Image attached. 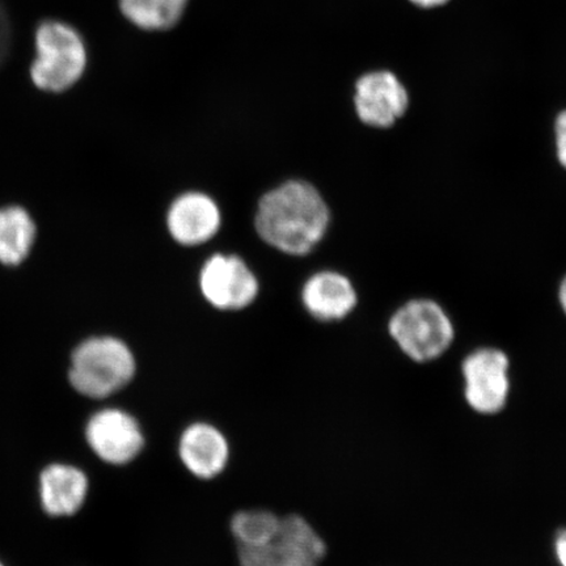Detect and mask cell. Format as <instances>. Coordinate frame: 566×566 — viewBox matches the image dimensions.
<instances>
[{
	"instance_id": "9a60e30c",
	"label": "cell",
	"mask_w": 566,
	"mask_h": 566,
	"mask_svg": "<svg viewBox=\"0 0 566 566\" xmlns=\"http://www.w3.org/2000/svg\"><path fill=\"white\" fill-rule=\"evenodd\" d=\"M35 228L24 209L11 207L0 210V263L18 265L30 254Z\"/></svg>"
},
{
	"instance_id": "d6986e66",
	"label": "cell",
	"mask_w": 566,
	"mask_h": 566,
	"mask_svg": "<svg viewBox=\"0 0 566 566\" xmlns=\"http://www.w3.org/2000/svg\"><path fill=\"white\" fill-rule=\"evenodd\" d=\"M558 303H560V306L564 311V314L566 315V275L560 282V286H558Z\"/></svg>"
},
{
	"instance_id": "e0dca14e",
	"label": "cell",
	"mask_w": 566,
	"mask_h": 566,
	"mask_svg": "<svg viewBox=\"0 0 566 566\" xmlns=\"http://www.w3.org/2000/svg\"><path fill=\"white\" fill-rule=\"evenodd\" d=\"M556 158L566 169V111L556 117L555 122Z\"/></svg>"
},
{
	"instance_id": "5b68a950",
	"label": "cell",
	"mask_w": 566,
	"mask_h": 566,
	"mask_svg": "<svg viewBox=\"0 0 566 566\" xmlns=\"http://www.w3.org/2000/svg\"><path fill=\"white\" fill-rule=\"evenodd\" d=\"M463 396L473 412L499 415L511 398V358L493 346H480L462 360Z\"/></svg>"
},
{
	"instance_id": "52a82bcc",
	"label": "cell",
	"mask_w": 566,
	"mask_h": 566,
	"mask_svg": "<svg viewBox=\"0 0 566 566\" xmlns=\"http://www.w3.org/2000/svg\"><path fill=\"white\" fill-rule=\"evenodd\" d=\"M200 285L205 298L219 310H242L259 293V282L242 259L216 254L203 265Z\"/></svg>"
},
{
	"instance_id": "3957f363",
	"label": "cell",
	"mask_w": 566,
	"mask_h": 566,
	"mask_svg": "<svg viewBox=\"0 0 566 566\" xmlns=\"http://www.w3.org/2000/svg\"><path fill=\"white\" fill-rule=\"evenodd\" d=\"M388 334L407 358L429 364L454 344L455 325L442 304L416 298L401 304L389 317Z\"/></svg>"
},
{
	"instance_id": "ac0fdd59",
	"label": "cell",
	"mask_w": 566,
	"mask_h": 566,
	"mask_svg": "<svg viewBox=\"0 0 566 566\" xmlns=\"http://www.w3.org/2000/svg\"><path fill=\"white\" fill-rule=\"evenodd\" d=\"M552 552L558 566H566V527L558 528L552 539Z\"/></svg>"
},
{
	"instance_id": "44dd1931",
	"label": "cell",
	"mask_w": 566,
	"mask_h": 566,
	"mask_svg": "<svg viewBox=\"0 0 566 566\" xmlns=\"http://www.w3.org/2000/svg\"><path fill=\"white\" fill-rule=\"evenodd\" d=\"M0 566H3L2 564H0Z\"/></svg>"
},
{
	"instance_id": "9c48e42d",
	"label": "cell",
	"mask_w": 566,
	"mask_h": 566,
	"mask_svg": "<svg viewBox=\"0 0 566 566\" xmlns=\"http://www.w3.org/2000/svg\"><path fill=\"white\" fill-rule=\"evenodd\" d=\"M87 442L95 454L111 464H126L144 448L139 424L119 409H104L91 417Z\"/></svg>"
},
{
	"instance_id": "277c9868",
	"label": "cell",
	"mask_w": 566,
	"mask_h": 566,
	"mask_svg": "<svg viewBox=\"0 0 566 566\" xmlns=\"http://www.w3.org/2000/svg\"><path fill=\"white\" fill-rule=\"evenodd\" d=\"M136 374V359L122 339L94 337L75 349L69 379L77 392L104 399L124 388Z\"/></svg>"
},
{
	"instance_id": "ffe728a7",
	"label": "cell",
	"mask_w": 566,
	"mask_h": 566,
	"mask_svg": "<svg viewBox=\"0 0 566 566\" xmlns=\"http://www.w3.org/2000/svg\"><path fill=\"white\" fill-rule=\"evenodd\" d=\"M412 2L417 6L427 7V9H429V7L441 6L448 2V0H412Z\"/></svg>"
},
{
	"instance_id": "8992f818",
	"label": "cell",
	"mask_w": 566,
	"mask_h": 566,
	"mask_svg": "<svg viewBox=\"0 0 566 566\" xmlns=\"http://www.w3.org/2000/svg\"><path fill=\"white\" fill-rule=\"evenodd\" d=\"M327 552L322 537L298 515H289L271 539L258 547H240L242 566H318Z\"/></svg>"
},
{
	"instance_id": "7a4b0ae2",
	"label": "cell",
	"mask_w": 566,
	"mask_h": 566,
	"mask_svg": "<svg viewBox=\"0 0 566 566\" xmlns=\"http://www.w3.org/2000/svg\"><path fill=\"white\" fill-rule=\"evenodd\" d=\"M33 48L30 77L35 90L51 95L66 94L87 74V41L65 20H42L35 27Z\"/></svg>"
},
{
	"instance_id": "2e32d148",
	"label": "cell",
	"mask_w": 566,
	"mask_h": 566,
	"mask_svg": "<svg viewBox=\"0 0 566 566\" xmlns=\"http://www.w3.org/2000/svg\"><path fill=\"white\" fill-rule=\"evenodd\" d=\"M281 518L271 512L251 511L238 513L232 520V533L240 547H258L277 533Z\"/></svg>"
},
{
	"instance_id": "4fadbf2b",
	"label": "cell",
	"mask_w": 566,
	"mask_h": 566,
	"mask_svg": "<svg viewBox=\"0 0 566 566\" xmlns=\"http://www.w3.org/2000/svg\"><path fill=\"white\" fill-rule=\"evenodd\" d=\"M41 501L52 516L73 515L83 506L88 491V480L73 465L52 464L42 471Z\"/></svg>"
},
{
	"instance_id": "ba28073f",
	"label": "cell",
	"mask_w": 566,
	"mask_h": 566,
	"mask_svg": "<svg viewBox=\"0 0 566 566\" xmlns=\"http://www.w3.org/2000/svg\"><path fill=\"white\" fill-rule=\"evenodd\" d=\"M354 106L365 125L388 129L406 115L409 95L398 76L389 71H375L359 77Z\"/></svg>"
},
{
	"instance_id": "5bb4252c",
	"label": "cell",
	"mask_w": 566,
	"mask_h": 566,
	"mask_svg": "<svg viewBox=\"0 0 566 566\" xmlns=\"http://www.w3.org/2000/svg\"><path fill=\"white\" fill-rule=\"evenodd\" d=\"M189 0H117L118 12L147 32L171 30L181 20Z\"/></svg>"
},
{
	"instance_id": "30bf717a",
	"label": "cell",
	"mask_w": 566,
	"mask_h": 566,
	"mask_svg": "<svg viewBox=\"0 0 566 566\" xmlns=\"http://www.w3.org/2000/svg\"><path fill=\"white\" fill-rule=\"evenodd\" d=\"M221 210L203 193H186L177 198L169 208L168 231L177 243L200 245L209 242L221 229Z\"/></svg>"
},
{
	"instance_id": "8fae6325",
	"label": "cell",
	"mask_w": 566,
	"mask_h": 566,
	"mask_svg": "<svg viewBox=\"0 0 566 566\" xmlns=\"http://www.w3.org/2000/svg\"><path fill=\"white\" fill-rule=\"evenodd\" d=\"M302 300L304 307L318 321L336 322L353 313L358 303V295L346 275L321 272L306 282Z\"/></svg>"
},
{
	"instance_id": "6da1fadb",
	"label": "cell",
	"mask_w": 566,
	"mask_h": 566,
	"mask_svg": "<svg viewBox=\"0 0 566 566\" xmlns=\"http://www.w3.org/2000/svg\"><path fill=\"white\" fill-rule=\"evenodd\" d=\"M329 209L317 190L304 181H287L259 203L256 230L265 243L283 253L304 256L324 238Z\"/></svg>"
},
{
	"instance_id": "7c38bea8",
	"label": "cell",
	"mask_w": 566,
	"mask_h": 566,
	"mask_svg": "<svg viewBox=\"0 0 566 566\" xmlns=\"http://www.w3.org/2000/svg\"><path fill=\"white\" fill-rule=\"evenodd\" d=\"M180 457L193 475L211 479L219 475L228 463L229 444L221 431L208 423H196L184 431Z\"/></svg>"
}]
</instances>
